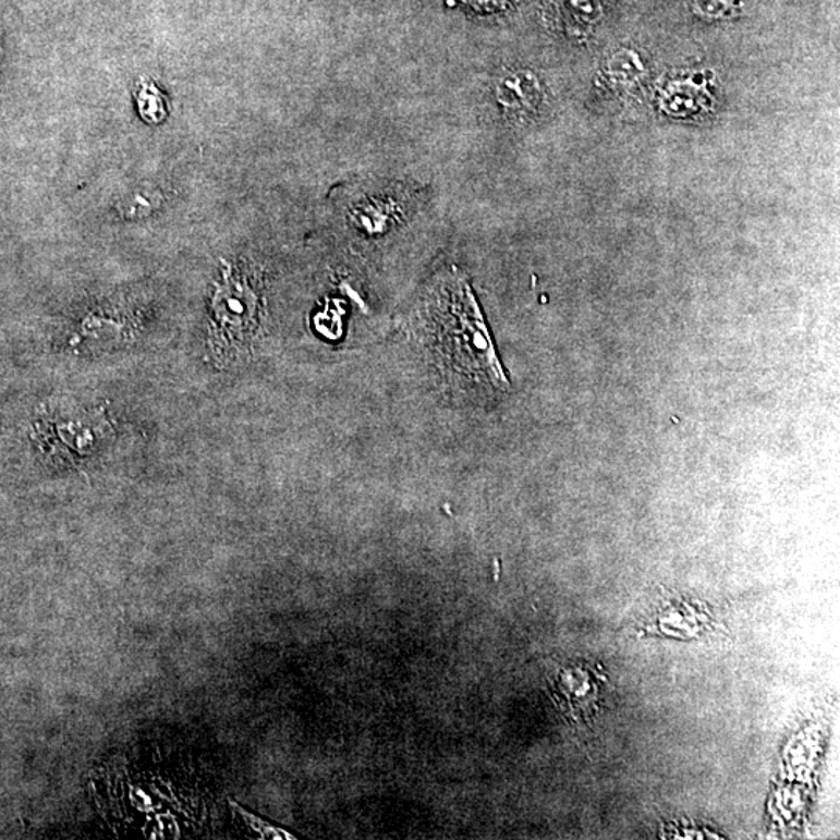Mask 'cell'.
<instances>
[{"label": "cell", "instance_id": "obj_4", "mask_svg": "<svg viewBox=\"0 0 840 840\" xmlns=\"http://www.w3.org/2000/svg\"><path fill=\"white\" fill-rule=\"evenodd\" d=\"M242 816L246 817V819H249L251 827H253L254 830L259 832V835L264 836V838L294 839L293 836H287V832L279 830V828L271 827V825L261 824V820L256 819V817L249 816V814H246L245 811H242Z\"/></svg>", "mask_w": 840, "mask_h": 840}, {"label": "cell", "instance_id": "obj_2", "mask_svg": "<svg viewBox=\"0 0 840 840\" xmlns=\"http://www.w3.org/2000/svg\"><path fill=\"white\" fill-rule=\"evenodd\" d=\"M217 316L221 329L246 332L254 322L256 297L246 287L238 282H228L217 294Z\"/></svg>", "mask_w": 840, "mask_h": 840}, {"label": "cell", "instance_id": "obj_3", "mask_svg": "<svg viewBox=\"0 0 840 840\" xmlns=\"http://www.w3.org/2000/svg\"><path fill=\"white\" fill-rule=\"evenodd\" d=\"M141 114L150 122H159L166 115V109H163L162 98L159 96L158 90L153 86H144L141 89L139 97Z\"/></svg>", "mask_w": 840, "mask_h": 840}, {"label": "cell", "instance_id": "obj_5", "mask_svg": "<svg viewBox=\"0 0 840 840\" xmlns=\"http://www.w3.org/2000/svg\"><path fill=\"white\" fill-rule=\"evenodd\" d=\"M468 7L474 10L483 11V13H490V11H497L503 9L507 5L508 0H463Z\"/></svg>", "mask_w": 840, "mask_h": 840}, {"label": "cell", "instance_id": "obj_1", "mask_svg": "<svg viewBox=\"0 0 840 840\" xmlns=\"http://www.w3.org/2000/svg\"><path fill=\"white\" fill-rule=\"evenodd\" d=\"M427 308L424 343L443 380L468 394L507 391L508 378L467 287L446 283Z\"/></svg>", "mask_w": 840, "mask_h": 840}]
</instances>
